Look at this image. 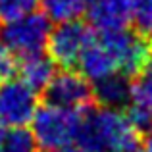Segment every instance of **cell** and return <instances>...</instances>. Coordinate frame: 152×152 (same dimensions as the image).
<instances>
[{"label": "cell", "instance_id": "1", "mask_svg": "<svg viewBox=\"0 0 152 152\" xmlns=\"http://www.w3.org/2000/svg\"><path fill=\"white\" fill-rule=\"evenodd\" d=\"M77 145L85 152H133L141 145V131L125 112L89 106L83 110Z\"/></svg>", "mask_w": 152, "mask_h": 152}, {"label": "cell", "instance_id": "2", "mask_svg": "<svg viewBox=\"0 0 152 152\" xmlns=\"http://www.w3.org/2000/svg\"><path fill=\"white\" fill-rule=\"evenodd\" d=\"M83 110H71L54 104L37 108L31 119V135L41 150L50 152L77 141Z\"/></svg>", "mask_w": 152, "mask_h": 152}, {"label": "cell", "instance_id": "3", "mask_svg": "<svg viewBox=\"0 0 152 152\" xmlns=\"http://www.w3.org/2000/svg\"><path fill=\"white\" fill-rule=\"evenodd\" d=\"M50 19L46 14L31 12L21 18L4 21L0 27V42L6 46L14 56H27L41 54L46 48L50 35Z\"/></svg>", "mask_w": 152, "mask_h": 152}, {"label": "cell", "instance_id": "4", "mask_svg": "<svg viewBox=\"0 0 152 152\" xmlns=\"http://www.w3.org/2000/svg\"><path fill=\"white\" fill-rule=\"evenodd\" d=\"M91 39H93V31L87 23L79 19L62 21L50 29L46 50H48L50 60L58 67L73 69Z\"/></svg>", "mask_w": 152, "mask_h": 152}, {"label": "cell", "instance_id": "5", "mask_svg": "<svg viewBox=\"0 0 152 152\" xmlns=\"http://www.w3.org/2000/svg\"><path fill=\"white\" fill-rule=\"evenodd\" d=\"M39 108V93L21 79H6L0 83V123L10 127H25Z\"/></svg>", "mask_w": 152, "mask_h": 152}, {"label": "cell", "instance_id": "6", "mask_svg": "<svg viewBox=\"0 0 152 152\" xmlns=\"http://www.w3.org/2000/svg\"><path fill=\"white\" fill-rule=\"evenodd\" d=\"M46 104L71 110H87L93 102V85L75 69H62L42 91Z\"/></svg>", "mask_w": 152, "mask_h": 152}, {"label": "cell", "instance_id": "7", "mask_svg": "<svg viewBox=\"0 0 152 152\" xmlns=\"http://www.w3.org/2000/svg\"><path fill=\"white\" fill-rule=\"evenodd\" d=\"M89 27L98 33H114L129 27L131 15L127 0H91L87 6Z\"/></svg>", "mask_w": 152, "mask_h": 152}, {"label": "cell", "instance_id": "8", "mask_svg": "<svg viewBox=\"0 0 152 152\" xmlns=\"http://www.w3.org/2000/svg\"><path fill=\"white\" fill-rule=\"evenodd\" d=\"M131 89H133V79L118 71L98 81H93V100H96L98 106L104 108L123 110L131 100Z\"/></svg>", "mask_w": 152, "mask_h": 152}, {"label": "cell", "instance_id": "9", "mask_svg": "<svg viewBox=\"0 0 152 152\" xmlns=\"http://www.w3.org/2000/svg\"><path fill=\"white\" fill-rule=\"evenodd\" d=\"M125 110L127 118L139 131L152 129V73H141L135 77L131 100Z\"/></svg>", "mask_w": 152, "mask_h": 152}, {"label": "cell", "instance_id": "10", "mask_svg": "<svg viewBox=\"0 0 152 152\" xmlns=\"http://www.w3.org/2000/svg\"><path fill=\"white\" fill-rule=\"evenodd\" d=\"M54 75H56V64L50 60V56H45L42 52L27 56L19 64V79L25 81L37 93L46 89V85L52 81Z\"/></svg>", "mask_w": 152, "mask_h": 152}, {"label": "cell", "instance_id": "11", "mask_svg": "<svg viewBox=\"0 0 152 152\" xmlns=\"http://www.w3.org/2000/svg\"><path fill=\"white\" fill-rule=\"evenodd\" d=\"M89 2L91 0H42L41 4L50 21L62 23V21L79 19L85 14Z\"/></svg>", "mask_w": 152, "mask_h": 152}, {"label": "cell", "instance_id": "12", "mask_svg": "<svg viewBox=\"0 0 152 152\" xmlns=\"http://www.w3.org/2000/svg\"><path fill=\"white\" fill-rule=\"evenodd\" d=\"M127 6L137 33L152 41V0H127Z\"/></svg>", "mask_w": 152, "mask_h": 152}, {"label": "cell", "instance_id": "13", "mask_svg": "<svg viewBox=\"0 0 152 152\" xmlns=\"http://www.w3.org/2000/svg\"><path fill=\"white\" fill-rule=\"evenodd\" d=\"M39 146L35 142L31 131L25 127H14L10 133H6L0 152H37Z\"/></svg>", "mask_w": 152, "mask_h": 152}, {"label": "cell", "instance_id": "14", "mask_svg": "<svg viewBox=\"0 0 152 152\" xmlns=\"http://www.w3.org/2000/svg\"><path fill=\"white\" fill-rule=\"evenodd\" d=\"M42 0H0V19L10 21V19L21 18L31 12H37Z\"/></svg>", "mask_w": 152, "mask_h": 152}, {"label": "cell", "instance_id": "15", "mask_svg": "<svg viewBox=\"0 0 152 152\" xmlns=\"http://www.w3.org/2000/svg\"><path fill=\"white\" fill-rule=\"evenodd\" d=\"M15 69H18L15 56L0 42V83L6 81V79H10L12 75L15 73Z\"/></svg>", "mask_w": 152, "mask_h": 152}, {"label": "cell", "instance_id": "16", "mask_svg": "<svg viewBox=\"0 0 152 152\" xmlns=\"http://www.w3.org/2000/svg\"><path fill=\"white\" fill-rule=\"evenodd\" d=\"M142 152H152V129H148V131H146L145 145H142Z\"/></svg>", "mask_w": 152, "mask_h": 152}, {"label": "cell", "instance_id": "17", "mask_svg": "<svg viewBox=\"0 0 152 152\" xmlns=\"http://www.w3.org/2000/svg\"><path fill=\"white\" fill-rule=\"evenodd\" d=\"M50 152H85V150L79 148V146H71V145H67V146H62V148H56V150H50Z\"/></svg>", "mask_w": 152, "mask_h": 152}, {"label": "cell", "instance_id": "18", "mask_svg": "<svg viewBox=\"0 0 152 152\" xmlns=\"http://www.w3.org/2000/svg\"><path fill=\"white\" fill-rule=\"evenodd\" d=\"M4 137H6V131H4V125L0 123V148H2V142H4Z\"/></svg>", "mask_w": 152, "mask_h": 152}, {"label": "cell", "instance_id": "19", "mask_svg": "<svg viewBox=\"0 0 152 152\" xmlns=\"http://www.w3.org/2000/svg\"><path fill=\"white\" fill-rule=\"evenodd\" d=\"M145 73H152V54H150V58H148V64H146Z\"/></svg>", "mask_w": 152, "mask_h": 152}]
</instances>
